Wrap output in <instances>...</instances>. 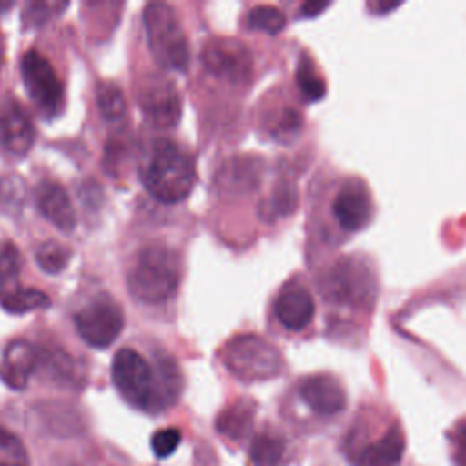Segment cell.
Instances as JSON below:
<instances>
[{
	"label": "cell",
	"mask_w": 466,
	"mask_h": 466,
	"mask_svg": "<svg viewBox=\"0 0 466 466\" xmlns=\"http://www.w3.org/2000/svg\"><path fill=\"white\" fill-rule=\"evenodd\" d=\"M0 306L7 311V313H27L33 309H46L51 306V299L35 288H18L16 291L0 297Z\"/></svg>",
	"instance_id": "cell-20"
},
{
	"label": "cell",
	"mask_w": 466,
	"mask_h": 466,
	"mask_svg": "<svg viewBox=\"0 0 466 466\" xmlns=\"http://www.w3.org/2000/svg\"><path fill=\"white\" fill-rule=\"evenodd\" d=\"M329 4H320V2H306L302 7H300V15L302 16H315L319 15L322 9H326Z\"/></svg>",
	"instance_id": "cell-28"
},
{
	"label": "cell",
	"mask_w": 466,
	"mask_h": 466,
	"mask_svg": "<svg viewBox=\"0 0 466 466\" xmlns=\"http://www.w3.org/2000/svg\"><path fill=\"white\" fill-rule=\"evenodd\" d=\"M111 375L124 400L147 413H158L171 406L182 386L173 359L166 357L158 360V368L153 370L151 364L131 348H122L115 353Z\"/></svg>",
	"instance_id": "cell-1"
},
{
	"label": "cell",
	"mask_w": 466,
	"mask_h": 466,
	"mask_svg": "<svg viewBox=\"0 0 466 466\" xmlns=\"http://www.w3.org/2000/svg\"><path fill=\"white\" fill-rule=\"evenodd\" d=\"M140 177L147 193L164 204L182 202L197 182L191 155L166 138L151 144Z\"/></svg>",
	"instance_id": "cell-2"
},
{
	"label": "cell",
	"mask_w": 466,
	"mask_h": 466,
	"mask_svg": "<svg viewBox=\"0 0 466 466\" xmlns=\"http://www.w3.org/2000/svg\"><path fill=\"white\" fill-rule=\"evenodd\" d=\"M226 368L244 382L268 380L280 373L282 357L258 335H237L224 348Z\"/></svg>",
	"instance_id": "cell-5"
},
{
	"label": "cell",
	"mask_w": 466,
	"mask_h": 466,
	"mask_svg": "<svg viewBox=\"0 0 466 466\" xmlns=\"http://www.w3.org/2000/svg\"><path fill=\"white\" fill-rule=\"evenodd\" d=\"M299 395L302 402L320 417H335L348 406V395L339 379L328 373L309 375L300 380Z\"/></svg>",
	"instance_id": "cell-13"
},
{
	"label": "cell",
	"mask_w": 466,
	"mask_h": 466,
	"mask_svg": "<svg viewBox=\"0 0 466 466\" xmlns=\"http://www.w3.org/2000/svg\"><path fill=\"white\" fill-rule=\"evenodd\" d=\"M71 258V249L58 240H46L35 251V260L42 271L55 275L60 273Z\"/></svg>",
	"instance_id": "cell-21"
},
{
	"label": "cell",
	"mask_w": 466,
	"mask_h": 466,
	"mask_svg": "<svg viewBox=\"0 0 466 466\" xmlns=\"http://www.w3.org/2000/svg\"><path fill=\"white\" fill-rule=\"evenodd\" d=\"M202 62L209 73L228 82H244L251 73V55L242 42L213 38L202 49Z\"/></svg>",
	"instance_id": "cell-11"
},
{
	"label": "cell",
	"mask_w": 466,
	"mask_h": 466,
	"mask_svg": "<svg viewBox=\"0 0 466 466\" xmlns=\"http://www.w3.org/2000/svg\"><path fill=\"white\" fill-rule=\"evenodd\" d=\"M346 448L351 466H399L406 451V437L402 426L393 420L377 433L351 431Z\"/></svg>",
	"instance_id": "cell-6"
},
{
	"label": "cell",
	"mask_w": 466,
	"mask_h": 466,
	"mask_svg": "<svg viewBox=\"0 0 466 466\" xmlns=\"http://www.w3.org/2000/svg\"><path fill=\"white\" fill-rule=\"evenodd\" d=\"M137 98L146 120L157 127H171L178 122L182 104L175 86L158 76L144 80L137 91Z\"/></svg>",
	"instance_id": "cell-10"
},
{
	"label": "cell",
	"mask_w": 466,
	"mask_h": 466,
	"mask_svg": "<svg viewBox=\"0 0 466 466\" xmlns=\"http://www.w3.org/2000/svg\"><path fill=\"white\" fill-rule=\"evenodd\" d=\"M273 308L279 322L291 331L304 329L315 315V302L311 293L297 280L288 282L279 291Z\"/></svg>",
	"instance_id": "cell-14"
},
{
	"label": "cell",
	"mask_w": 466,
	"mask_h": 466,
	"mask_svg": "<svg viewBox=\"0 0 466 466\" xmlns=\"http://www.w3.org/2000/svg\"><path fill=\"white\" fill-rule=\"evenodd\" d=\"M297 84L308 100H319L326 93V84L322 76L317 73L315 66L308 58H302L297 67Z\"/></svg>",
	"instance_id": "cell-25"
},
{
	"label": "cell",
	"mask_w": 466,
	"mask_h": 466,
	"mask_svg": "<svg viewBox=\"0 0 466 466\" xmlns=\"http://www.w3.org/2000/svg\"><path fill=\"white\" fill-rule=\"evenodd\" d=\"M326 295L337 302L355 306L371 304L375 299V279L370 268L359 258L339 260L324 280Z\"/></svg>",
	"instance_id": "cell-9"
},
{
	"label": "cell",
	"mask_w": 466,
	"mask_h": 466,
	"mask_svg": "<svg viewBox=\"0 0 466 466\" xmlns=\"http://www.w3.org/2000/svg\"><path fill=\"white\" fill-rule=\"evenodd\" d=\"M286 18L273 5H257L248 13V25L255 31H264L268 35H277L284 29Z\"/></svg>",
	"instance_id": "cell-23"
},
{
	"label": "cell",
	"mask_w": 466,
	"mask_h": 466,
	"mask_svg": "<svg viewBox=\"0 0 466 466\" xmlns=\"http://www.w3.org/2000/svg\"><path fill=\"white\" fill-rule=\"evenodd\" d=\"M35 142V131L25 113L11 104L0 116V146L11 155H25Z\"/></svg>",
	"instance_id": "cell-17"
},
{
	"label": "cell",
	"mask_w": 466,
	"mask_h": 466,
	"mask_svg": "<svg viewBox=\"0 0 466 466\" xmlns=\"http://www.w3.org/2000/svg\"><path fill=\"white\" fill-rule=\"evenodd\" d=\"M0 450L13 453L16 457H22V453H24V446H22L20 439L4 428H0Z\"/></svg>",
	"instance_id": "cell-27"
},
{
	"label": "cell",
	"mask_w": 466,
	"mask_h": 466,
	"mask_svg": "<svg viewBox=\"0 0 466 466\" xmlns=\"http://www.w3.org/2000/svg\"><path fill=\"white\" fill-rule=\"evenodd\" d=\"M282 453L284 442L269 435H257L249 446V461L253 466H277Z\"/></svg>",
	"instance_id": "cell-22"
},
{
	"label": "cell",
	"mask_w": 466,
	"mask_h": 466,
	"mask_svg": "<svg viewBox=\"0 0 466 466\" xmlns=\"http://www.w3.org/2000/svg\"><path fill=\"white\" fill-rule=\"evenodd\" d=\"M182 433L178 428H162L151 437V450L158 459L169 457L180 444Z\"/></svg>",
	"instance_id": "cell-26"
},
{
	"label": "cell",
	"mask_w": 466,
	"mask_h": 466,
	"mask_svg": "<svg viewBox=\"0 0 466 466\" xmlns=\"http://www.w3.org/2000/svg\"><path fill=\"white\" fill-rule=\"evenodd\" d=\"M0 191H2V189H0Z\"/></svg>",
	"instance_id": "cell-30"
},
{
	"label": "cell",
	"mask_w": 466,
	"mask_h": 466,
	"mask_svg": "<svg viewBox=\"0 0 466 466\" xmlns=\"http://www.w3.org/2000/svg\"><path fill=\"white\" fill-rule=\"evenodd\" d=\"M180 257L162 246L142 249L127 273L131 297L144 304H162L169 300L180 284Z\"/></svg>",
	"instance_id": "cell-3"
},
{
	"label": "cell",
	"mask_w": 466,
	"mask_h": 466,
	"mask_svg": "<svg viewBox=\"0 0 466 466\" xmlns=\"http://www.w3.org/2000/svg\"><path fill=\"white\" fill-rule=\"evenodd\" d=\"M38 368V350L27 340H11L0 360V379L13 390H24Z\"/></svg>",
	"instance_id": "cell-15"
},
{
	"label": "cell",
	"mask_w": 466,
	"mask_h": 466,
	"mask_svg": "<svg viewBox=\"0 0 466 466\" xmlns=\"http://www.w3.org/2000/svg\"><path fill=\"white\" fill-rule=\"evenodd\" d=\"M22 269V257L11 240H0V297H5L20 288L18 275Z\"/></svg>",
	"instance_id": "cell-19"
},
{
	"label": "cell",
	"mask_w": 466,
	"mask_h": 466,
	"mask_svg": "<svg viewBox=\"0 0 466 466\" xmlns=\"http://www.w3.org/2000/svg\"><path fill=\"white\" fill-rule=\"evenodd\" d=\"M75 328L80 339L91 348H107L118 339L124 328L122 308L113 297L100 293L75 313Z\"/></svg>",
	"instance_id": "cell-7"
},
{
	"label": "cell",
	"mask_w": 466,
	"mask_h": 466,
	"mask_svg": "<svg viewBox=\"0 0 466 466\" xmlns=\"http://www.w3.org/2000/svg\"><path fill=\"white\" fill-rule=\"evenodd\" d=\"M144 29L155 62L164 69L186 71L189 46L175 9L162 2L147 4L144 9Z\"/></svg>",
	"instance_id": "cell-4"
},
{
	"label": "cell",
	"mask_w": 466,
	"mask_h": 466,
	"mask_svg": "<svg viewBox=\"0 0 466 466\" xmlns=\"http://www.w3.org/2000/svg\"><path fill=\"white\" fill-rule=\"evenodd\" d=\"M35 198L40 213L62 231H73L76 224L73 204L62 187L55 180H44L35 189Z\"/></svg>",
	"instance_id": "cell-16"
},
{
	"label": "cell",
	"mask_w": 466,
	"mask_h": 466,
	"mask_svg": "<svg viewBox=\"0 0 466 466\" xmlns=\"http://www.w3.org/2000/svg\"><path fill=\"white\" fill-rule=\"evenodd\" d=\"M20 69L25 91L36 109L47 118L56 116L64 107V89L49 60L42 53L29 49L22 56Z\"/></svg>",
	"instance_id": "cell-8"
},
{
	"label": "cell",
	"mask_w": 466,
	"mask_h": 466,
	"mask_svg": "<svg viewBox=\"0 0 466 466\" xmlns=\"http://www.w3.org/2000/svg\"><path fill=\"white\" fill-rule=\"evenodd\" d=\"M253 424V404L238 400L228 406L215 420L217 431L229 439H244Z\"/></svg>",
	"instance_id": "cell-18"
},
{
	"label": "cell",
	"mask_w": 466,
	"mask_h": 466,
	"mask_svg": "<svg viewBox=\"0 0 466 466\" xmlns=\"http://www.w3.org/2000/svg\"><path fill=\"white\" fill-rule=\"evenodd\" d=\"M331 209L337 224L344 231L353 233L362 229L373 215V202L366 184L359 178H348L337 191Z\"/></svg>",
	"instance_id": "cell-12"
},
{
	"label": "cell",
	"mask_w": 466,
	"mask_h": 466,
	"mask_svg": "<svg viewBox=\"0 0 466 466\" xmlns=\"http://www.w3.org/2000/svg\"><path fill=\"white\" fill-rule=\"evenodd\" d=\"M96 102L106 120H120L126 113V100L115 84H100L96 89Z\"/></svg>",
	"instance_id": "cell-24"
},
{
	"label": "cell",
	"mask_w": 466,
	"mask_h": 466,
	"mask_svg": "<svg viewBox=\"0 0 466 466\" xmlns=\"http://www.w3.org/2000/svg\"><path fill=\"white\" fill-rule=\"evenodd\" d=\"M0 466H20L16 462H0Z\"/></svg>",
	"instance_id": "cell-29"
}]
</instances>
